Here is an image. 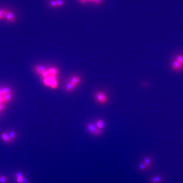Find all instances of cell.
<instances>
[{"mask_svg":"<svg viewBox=\"0 0 183 183\" xmlns=\"http://www.w3.org/2000/svg\"><path fill=\"white\" fill-rule=\"evenodd\" d=\"M23 183H28V181L26 179H24Z\"/></svg>","mask_w":183,"mask_h":183,"instance_id":"obj_29","label":"cell"},{"mask_svg":"<svg viewBox=\"0 0 183 183\" xmlns=\"http://www.w3.org/2000/svg\"><path fill=\"white\" fill-rule=\"evenodd\" d=\"M80 81V79L79 77L77 76H75L71 78L70 82L75 87H76L79 84Z\"/></svg>","mask_w":183,"mask_h":183,"instance_id":"obj_7","label":"cell"},{"mask_svg":"<svg viewBox=\"0 0 183 183\" xmlns=\"http://www.w3.org/2000/svg\"><path fill=\"white\" fill-rule=\"evenodd\" d=\"M4 94V90H3V87H0V96H2Z\"/></svg>","mask_w":183,"mask_h":183,"instance_id":"obj_24","label":"cell"},{"mask_svg":"<svg viewBox=\"0 0 183 183\" xmlns=\"http://www.w3.org/2000/svg\"><path fill=\"white\" fill-rule=\"evenodd\" d=\"M50 80V87L53 89H56L57 87V82L55 76H49Z\"/></svg>","mask_w":183,"mask_h":183,"instance_id":"obj_3","label":"cell"},{"mask_svg":"<svg viewBox=\"0 0 183 183\" xmlns=\"http://www.w3.org/2000/svg\"><path fill=\"white\" fill-rule=\"evenodd\" d=\"M4 19V9H0V21Z\"/></svg>","mask_w":183,"mask_h":183,"instance_id":"obj_22","label":"cell"},{"mask_svg":"<svg viewBox=\"0 0 183 183\" xmlns=\"http://www.w3.org/2000/svg\"><path fill=\"white\" fill-rule=\"evenodd\" d=\"M101 132H102V130H100V129H97H97L95 131L94 135L96 136H100L101 134Z\"/></svg>","mask_w":183,"mask_h":183,"instance_id":"obj_21","label":"cell"},{"mask_svg":"<svg viewBox=\"0 0 183 183\" xmlns=\"http://www.w3.org/2000/svg\"><path fill=\"white\" fill-rule=\"evenodd\" d=\"M57 7H60L63 5L64 2L62 0H56Z\"/></svg>","mask_w":183,"mask_h":183,"instance_id":"obj_20","label":"cell"},{"mask_svg":"<svg viewBox=\"0 0 183 183\" xmlns=\"http://www.w3.org/2000/svg\"><path fill=\"white\" fill-rule=\"evenodd\" d=\"M23 179H24V178H23V177L22 176L17 178V181L18 183H23Z\"/></svg>","mask_w":183,"mask_h":183,"instance_id":"obj_23","label":"cell"},{"mask_svg":"<svg viewBox=\"0 0 183 183\" xmlns=\"http://www.w3.org/2000/svg\"><path fill=\"white\" fill-rule=\"evenodd\" d=\"M87 0L89 1H91V2H95V3L96 1V0Z\"/></svg>","mask_w":183,"mask_h":183,"instance_id":"obj_31","label":"cell"},{"mask_svg":"<svg viewBox=\"0 0 183 183\" xmlns=\"http://www.w3.org/2000/svg\"><path fill=\"white\" fill-rule=\"evenodd\" d=\"M1 137L3 141L5 143H9L10 142V140L9 139V136L7 134L3 133L1 134Z\"/></svg>","mask_w":183,"mask_h":183,"instance_id":"obj_10","label":"cell"},{"mask_svg":"<svg viewBox=\"0 0 183 183\" xmlns=\"http://www.w3.org/2000/svg\"><path fill=\"white\" fill-rule=\"evenodd\" d=\"M9 139L10 140V141L13 140V139H14V138L16 136V132L14 131H11L9 135Z\"/></svg>","mask_w":183,"mask_h":183,"instance_id":"obj_13","label":"cell"},{"mask_svg":"<svg viewBox=\"0 0 183 183\" xmlns=\"http://www.w3.org/2000/svg\"><path fill=\"white\" fill-rule=\"evenodd\" d=\"M75 87V86H73L71 82L69 83H67L66 85V90L67 91H72L73 88Z\"/></svg>","mask_w":183,"mask_h":183,"instance_id":"obj_12","label":"cell"},{"mask_svg":"<svg viewBox=\"0 0 183 183\" xmlns=\"http://www.w3.org/2000/svg\"><path fill=\"white\" fill-rule=\"evenodd\" d=\"M50 75L53 76H55L56 74H57V69L55 67H52L51 68L49 69L48 70Z\"/></svg>","mask_w":183,"mask_h":183,"instance_id":"obj_11","label":"cell"},{"mask_svg":"<svg viewBox=\"0 0 183 183\" xmlns=\"http://www.w3.org/2000/svg\"><path fill=\"white\" fill-rule=\"evenodd\" d=\"M4 106L2 104H0V111H2L4 109Z\"/></svg>","mask_w":183,"mask_h":183,"instance_id":"obj_25","label":"cell"},{"mask_svg":"<svg viewBox=\"0 0 183 183\" xmlns=\"http://www.w3.org/2000/svg\"><path fill=\"white\" fill-rule=\"evenodd\" d=\"M35 70L37 73L39 75H41L42 72L46 71L45 67L42 65H38L36 66L35 67Z\"/></svg>","mask_w":183,"mask_h":183,"instance_id":"obj_8","label":"cell"},{"mask_svg":"<svg viewBox=\"0 0 183 183\" xmlns=\"http://www.w3.org/2000/svg\"><path fill=\"white\" fill-rule=\"evenodd\" d=\"M183 67V65L176 60H175L172 64V68L175 71H179Z\"/></svg>","mask_w":183,"mask_h":183,"instance_id":"obj_4","label":"cell"},{"mask_svg":"<svg viewBox=\"0 0 183 183\" xmlns=\"http://www.w3.org/2000/svg\"><path fill=\"white\" fill-rule=\"evenodd\" d=\"M49 76L48 77L44 78L43 79V83L44 85L46 86H50V80L49 78Z\"/></svg>","mask_w":183,"mask_h":183,"instance_id":"obj_14","label":"cell"},{"mask_svg":"<svg viewBox=\"0 0 183 183\" xmlns=\"http://www.w3.org/2000/svg\"><path fill=\"white\" fill-rule=\"evenodd\" d=\"M95 3L96 4H100L101 3V0H96Z\"/></svg>","mask_w":183,"mask_h":183,"instance_id":"obj_26","label":"cell"},{"mask_svg":"<svg viewBox=\"0 0 183 183\" xmlns=\"http://www.w3.org/2000/svg\"><path fill=\"white\" fill-rule=\"evenodd\" d=\"M149 163H150V160H149V159H145V162H144V163L148 164Z\"/></svg>","mask_w":183,"mask_h":183,"instance_id":"obj_28","label":"cell"},{"mask_svg":"<svg viewBox=\"0 0 183 183\" xmlns=\"http://www.w3.org/2000/svg\"><path fill=\"white\" fill-rule=\"evenodd\" d=\"M3 102H4L3 97H2V96H0V104H2Z\"/></svg>","mask_w":183,"mask_h":183,"instance_id":"obj_27","label":"cell"},{"mask_svg":"<svg viewBox=\"0 0 183 183\" xmlns=\"http://www.w3.org/2000/svg\"><path fill=\"white\" fill-rule=\"evenodd\" d=\"M41 75H42L43 78H46L48 77L49 76H50V74L48 70H46L42 72Z\"/></svg>","mask_w":183,"mask_h":183,"instance_id":"obj_19","label":"cell"},{"mask_svg":"<svg viewBox=\"0 0 183 183\" xmlns=\"http://www.w3.org/2000/svg\"><path fill=\"white\" fill-rule=\"evenodd\" d=\"M8 181V178L5 176H0V183H6Z\"/></svg>","mask_w":183,"mask_h":183,"instance_id":"obj_18","label":"cell"},{"mask_svg":"<svg viewBox=\"0 0 183 183\" xmlns=\"http://www.w3.org/2000/svg\"><path fill=\"white\" fill-rule=\"evenodd\" d=\"M96 98L98 101L101 104H104L107 101L106 95L102 92H99L96 94Z\"/></svg>","mask_w":183,"mask_h":183,"instance_id":"obj_2","label":"cell"},{"mask_svg":"<svg viewBox=\"0 0 183 183\" xmlns=\"http://www.w3.org/2000/svg\"><path fill=\"white\" fill-rule=\"evenodd\" d=\"M49 5L52 8L57 7L56 0H51L49 2Z\"/></svg>","mask_w":183,"mask_h":183,"instance_id":"obj_17","label":"cell"},{"mask_svg":"<svg viewBox=\"0 0 183 183\" xmlns=\"http://www.w3.org/2000/svg\"><path fill=\"white\" fill-rule=\"evenodd\" d=\"M104 126V123L102 120H98L96 122V127L97 129H100V130H102L103 129Z\"/></svg>","mask_w":183,"mask_h":183,"instance_id":"obj_9","label":"cell"},{"mask_svg":"<svg viewBox=\"0 0 183 183\" xmlns=\"http://www.w3.org/2000/svg\"><path fill=\"white\" fill-rule=\"evenodd\" d=\"M4 102H8L11 100L13 97L12 92L8 94H5L2 96Z\"/></svg>","mask_w":183,"mask_h":183,"instance_id":"obj_6","label":"cell"},{"mask_svg":"<svg viewBox=\"0 0 183 183\" xmlns=\"http://www.w3.org/2000/svg\"><path fill=\"white\" fill-rule=\"evenodd\" d=\"M80 0L82 3H85L86 2V1H87V0Z\"/></svg>","mask_w":183,"mask_h":183,"instance_id":"obj_30","label":"cell"},{"mask_svg":"<svg viewBox=\"0 0 183 183\" xmlns=\"http://www.w3.org/2000/svg\"><path fill=\"white\" fill-rule=\"evenodd\" d=\"M87 128L88 129V131L93 135H94L95 131L97 129V127H96L95 125L92 123L88 124L87 125Z\"/></svg>","mask_w":183,"mask_h":183,"instance_id":"obj_5","label":"cell"},{"mask_svg":"<svg viewBox=\"0 0 183 183\" xmlns=\"http://www.w3.org/2000/svg\"><path fill=\"white\" fill-rule=\"evenodd\" d=\"M176 60L179 62L182 65H183V55H179L178 56H177L176 59Z\"/></svg>","mask_w":183,"mask_h":183,"instance_id":"obj_15","label":"cell"},{"mask_svg":"<svg viewBox=\"0 0 183 183\" xmlns=\"http://www.w3.org/2000/svg\"><path fill=\"white\" fill-rule=\"evenodd\" d=\"M3 90H4V94H5L10 93L12 92L11 89L9 87H7V86L3 87Z\"/></svg>","mask_w":183,"mask_h":183,"instance_id":"obj_16","label":"cell"},{"mask_svg":"<svg viewBox=\"0 0 183 183\" xmlns=\"http://www.w3.org/2000/svg\"><path fill=\"white\" fill-rule=\"evenodd\" d=\"M4 19L9 23H14L16 22V18L12 12L4 9Z\"/></svg>","mask_w":183,"mask_h":183,"instance_id":"obj_1","label":"cell"}]
</instances>
